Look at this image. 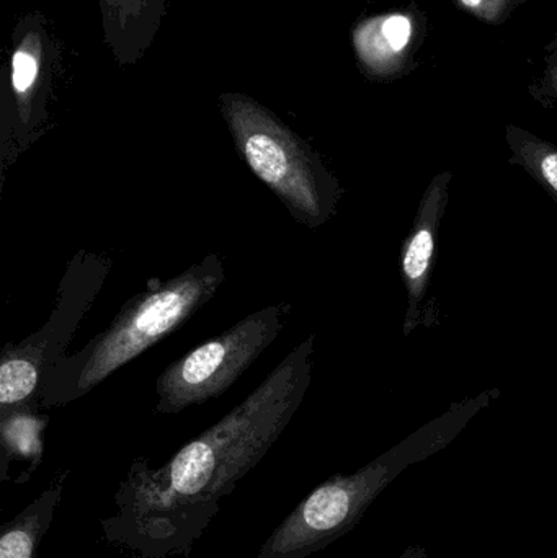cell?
<instances>
[{"instance_id":"obj_4","label":"cell","mask_w":557,"mask_h":558,"mask_svg":"<svg viewBox=\"0 0 557 558\" xmlns=\"http://www.w3.org/2000/svg\"><path fill=\"white\" fill-rule=\"evenodd\" d=\"M219 110L239 156L300 225L323 228L342 198L319 154L283 120L239 92L219 95Z\"/></svg>"},{"instance_id":"obj_2","label":"cell","mask_w":557,"mask_h":558,"mask_svg":"<svg viewBox=\"0 0 557 558\" xmlns=\"http://www.w3.org/2000/svg\"><path fill=\"white\" fill-rule=\"evenodd\" d=\"M225 278V262L218 254H209L177 277L150 282L120 308L104 331L45 371L39 407L55 409L87 396L111 374L185 325L215 298Z\"/></svg>"},{"instance_id":"obj_9","label":"cell","mask_w":557,"mask_h":558,"mask_svg":"<svg viewBox=\"0 0 557 558\" xmlns=\"http://www.w3.org/2000/svg\"><path fill=\"white\" fill-rule=\"evenodd\" d=\"M424 41L419 13L388 12L360 20L352 28V46L363 74L372 81H395L414 64Z\"/></svg>"},{"instance_id":"obj_10","label":"cell","mask_w":557,"mask_h":558,"mask_svg":"<svg viewBox=\"0 0 557 558\" xmlns=\"http://www.w3.org/2000/svg\"><path fill=\"white\" fill-rule=\"evenodd\" d=\"M104 41L120 68L140 62L156 41L169 0H98Z\"/></svg>"},{"instance_id":"obj_7","label":"cell","mask_w":557,"mask_h":558,"mask_svg":"<svg viewBox=\"0 0 557 558\" xmlns=\"http://www.w3.org/2000/svg\"><path fill=\"white\" fill-rule=\"evenodd\" d=\"M290 304H271L173 361L157 377L156 412L175 415L218 399L277 340Z\"/></svg>"},{"instance_id":"obj_5","label":"cell","mask_w":557,"mask_h":558,"mask_svg":"<svg viewBox=\"0 0 557 558\" xmlns=\"http://www.w3.org/2000/svg\"><path fill=\"white\" fill-rule=\"evenodd\" d=\"M65 45L45 13H23L10 36L0 90V140L3 166L43 136L49 105L65 75Z\"/></svg>"},{"instance_id":"obj_3","label":"cell","mask_w":557,"mask_h":558,"mask_svg":"<svg viewBox=\"0 0 557 558\" xmlns=\"http://www.w3.org/2000/svg\"><path fill=\"white\" fill-rule=\"evenodd\" d=\"M476 415V405L461 400L359 471L327 478L281 521L255 558H307L327 549L363 520L402 472L444 451Z\"/></svg>"},{"instance_id":"obj_6","label":"cell","mask_w":557,"mask_h":558,"mask_svg":"<svg viewBox=\"0 0 557 558\" xmlns=\"http://www.w3.org/2000/svg\"><path fill=\"white\" fill-rule=\"evenodd\" d=\"M111 262L97 252H78L69 262L58 289L56 307L36 333L0 354V413L38 410L43 374L64 356L78 324L107 281Z\"/></svg>"},{"instance_id":"obj_14","label":"cell","mask_w":557,"mask_h":558,"mask_svg":"<svg viewBox=\"0 0 557 558\" xmlns=\"http://www.w3.org/2000/svg\"><path fill=\"white\" fill-rule=\"evenodd\" d=\"M464 12L481 20L486 25H502L517 7L526 0H455Z\"/></svg>"},{"instance_id":"obj_13","label":"cell","mask_w":557,"mask_h":558,"mask_svg":"<svg viewBox=\"0 0 557 558\" xmlns=\"http://www.w3.org/2000/svg\"><path fill=\"white\" fill-rule=\"evenodd\" d=\"M0 428H2V478L7 481L9 462L25 459L32 462V468L41 462L43 428L45 420L36 410H15V412L0 413Z\"/></svg>"},{"instance_id":"obj_15","label":"cell","mask_w":557,"mask_h":558,"mask_svg":"<svg viewBox=\"0 0 557 558\" xmlns=\"http://www.w3.org/2000/svg\"><path fill=\"white\" fill-rule=\"evenodd\" d=\"M542 94L557 107V38L546 46L545 69H543Z\"/></svg>"},{"instance_id":"obj_12","label":"cell","mask_w":557,"mask_h":558,"mask_svg":"<svg viewBox=\"0 0 557 558\" xmlns=\"http://www.w3.org/2000/svg\"><path fill=\"white\" fill-rule=\"evenodd\" d=\"M506 141L512 153L510 163L525 169L557 205V146L516 124L506 128Z\"/></svg>"},{"instance_id":"obj_8","label":"cell","mask_w":557,"mask_h":558,"mask_svg":"<svg viewBox=\"0 0 557 558\" xmlns=\"http://www.w3.org/2000/svg\"><path fill=\"white\" fill-rule=\"evenodd\" d=\"M450 170L437 173L419 203L417 215L402 244L401 277L408 292L404 335H411L422 322V305L427 298L437 251L438 231L450 198Z\"/></svg>"},{"instance_id":"obj_1","label":"cell","mask_w":557,"mask_h":558,"mask_svg":"<svg viewBox=\"0 0 557 558\" xmlns=\"http://www.w3.org/2000/svg\"><path fill=\"white\" fill-rule=\"evenodd\" d=\"M316 335L294 347L228 415L162 468L136 459L114 494L104 537L140 558L189 556L222 498L265 458L300 410L313 377Z\"/></svg>"},{"instance_id":"obj_16","label":"cell","mask_w":557,"mask_h":558,"mask_svg":"<svg viewBox=\"0 0 557 558\" xmlns=\"http://www.w3.org/2000/svg\"><path fill=\"white\" fill-rule=\"evenodd\" d=\"M396 558H427V549L424 546H411Z\"/></svg>"},{"instance_id":"obj_11","label":"cell","mask_w":557,"mask_h":558,"mask_svg":"<svg viewBox=\"0 0 557 558\" xmlns=\"http://www.w3.org/2000/svg\"><path fill=\"white\" fill-rule=\"evenodd\" d=\"M68 474L49 485L25 510L0 530V558H38L43 537L51 527Z\"/></svg>"}]
</instances>
